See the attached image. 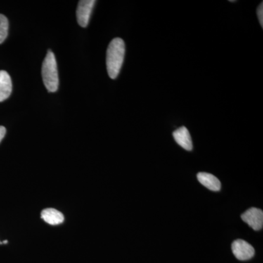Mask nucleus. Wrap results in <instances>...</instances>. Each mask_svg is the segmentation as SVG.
<instances>
[{
  "instance_id": "14",
  "label": "nucleus",
  "mask_w": 263,
  "mask_h": 263,
  "mask_svg": "<svg viewBox=\"0 0 263 263\" xmlns=\"http://www.w3.org/2000/svg\"><path fill=\"white\" fill-rule=\"evenodd\" d=\"M0 243H1V242H0Z\"/></svg>"
},
{
  "instance_id": "9",
  "label": "nucleus",
  "mask_w": 263,
  "mask_h": 263,
  "mask_svg": "<svg viewBox=\"0 0 263 263\" xmlns=\"http://www.w3.org/2000/svg\"><path fill=\"white\" fill-rule=\"evenodd\" d=\"M41 218L51 226H58L65 220L63 214L54 209H46L41 212Z\"/></svg>"
},
{
  "instance_id": "11",
  "label": "nucleus",
  "mask_w": 263,
  "mask_h": 263,
  "mask_svg": "<svg viewBox=\"0 0 263 263\" xmlns=\"http://www.w3.org/2000/svg\"><path fill=\"white\" fill-rule=\"evenodd\" d=\"M257 16H258L259 24L260 25L263 26V4L261 3V4L259 5L258 8H257Z\"/></svg>"
},
{
  "instance_id": "13",
  "label": "nucleus",
  "mask_w": 263,
  "mask_h": 263,
  "mask_svg": "<svg viewBox=\"0 0 263 263\" xmlns=\"http://www.w3.org/2000/svg\"><path fill=\"white\" fill-rule=\"evenodd\" d=\"M8 243V240H4V241H3V243Z\"/></svg>"
},
{
  "instance_id": "10",
  "label": "nucleus",
  "mask_w": 263,
  "mask_h": 263,
  "mask_svg": "<svg viewBox=\"0 0 263 263\" xmlns=\"http://www.w3.org/2000/svg\"><path fill=\"white\" fill-rule=\"evenodd\" d=\"M8 27L9 23L8 18L4 15L0 14V44L4 42L8 37Z\"/></svg>"
},
{
  "instance_id": "12",
  "label": "nucleus",
  "mask_w": 263,
  "mask_h": 263,
  "mask_svg": "<svg viewBox=\"0 0 263 263\" xmlns=\"http://www.w3.org/2000/svg\"><path fill=\"white\" fill-rule=\"evenodd\" d=\"M5 134H6V129L3 126H0V142L4 138Z\"/></svg>"
},
{
  "instance_id": "4",
  "label": "nucleus",
  "mask_w": 263,
  "mask_h": 263,
  "mask_svg": "<svg viewBox=\"0 0 263 263\" xmlns=\"http://www.w3.org/2000/svg\"><path fill=\"white\" fill-rule=\"evenodd\" d=\"M96 1L95 0H81L78 5L76 16L78 23L81 27H86L89 24L91 12Z\"/></svg>"
},
{
  "instance_id": "5",
  "label": "nucleus",
  "mask_w": 263,
  "mask_h": 263,
  "mask_svg": "<svg viewBox=\"0 0 263 263\" xmlns=\"http://www.w3.org/2000/svg\"><path fill=\"white\" fill-rule=\"evenodd\" d=\"M242 220L254 230H260L263 226V212L257 208H251L241 215Z\"/></svg>"
},
{
  "instance_id": "1",
  "label": "nucleus",
  "mask_w": 263,
  "mask_h": 263,
  "mask_svg": "<svg viewBox=\"0 0 263 263\" xmlns=\"http://www.w3.org/2000/svg\"><path fill=\"white\" fill-rule=\"evenodd\" d=\"M125 54V44L122 38L116 37L109 44L106 53V65L110 79H117L122 68Z\"/></svg>"
},
{
  "instance_id": "6",
  "label": "nucleus",
  "mask_w": 263,
  "mask_h": 263,
  "mask_svg": "<svg viewBox=\"0 0 263 263\" xmlns=\"http://www.w3.org/2000/svg\"><path fill=\"white\" fill-rule=\"evenodd\" d=\"M175 141L186 151L193 150V141H192L191 136L190 132L185 127H181L176 129L173 133Z\"/></svg>"
},
{
  "instance_id": "8",
  "label": "nucleus",
  "mask_w": 263,
  "mask_h": 263,
  "mask_svg": "<svg viewBox=\"0 0 263 263\" xmlns=\"http://www.w3.org/2000/svg\"><path fill=\"white\" fill-rule=\"evenodd\" d=\"M12 92V81L6 71L0 70V102L9 98Z\"/></svg>"
},
{
  "instance_id": "2",
  "label": "nucleus",
  "mask_w": 263,
  "mask_h": 263,
  "mask_svg": "<svg viewBox=\"0 0 263 263\" xmlns=\"http://www.w3.org/2000/svg\"><path fill=\"white\" fill-rule=\"evenodd\" d=\"M43 82L50 92H55L59 87V76L54 53L48 50L42 65Z\"/></svg>"
},
{
  "instance_id": "7",
  "label": "nucleus",
  "mask_w": 263,
  "mask_h": 263,
  "mask_svg": "<svg viewBox=\"0 0 263 263\" xmlns=\"http://www.w3.org/2000/svg\"><path fill=\"white\" fill-rule=\"evenodd\" d=\"M199 182L212 191H219L221 189V182L216 176L208 173L200 172L197 174Z\"/></svg>"
},
{
  "instance_id": "3",
  "label": "nucleus",
  "mask_w": 263,
  "mask_h": 263,
  "mask_svg": "<svg viewBox=\"0 0 263 263\" xmlns=\"http://www.w3.org/2000/svg\"><path fill=\"white\" fill-rule=\"evenodd\" d=\"M232 251L235 257L239 260L245 261L252 259L254 257L255 251L248 242L238 239L232 243Z\"/></svg>"
}]
</instances>
